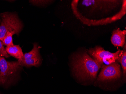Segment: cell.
<instances>
[{"instance_id": "6da1fadb", "label": "cell", "mask_w": 126, "mask_h": 94, "mask_svg": "<svg viewBox=\"0 0 126 94\" xmlns=\"http://www.w3.org/2000/svg\"><path fill=\"white\" fill-rule=\"evenodd\" d=\"M73 70L78 78L93 80L96 78L102 65L86 52L75 55L72 61Z\"/></svg>"}, {"instance_id": "7a4b0ae2", "label": "cell", "mask_w": 126, "mask_h": 94, "mask_svg": "<svg viewBox=\"0 0 126 94\" xmlns=\"http://www.w3.org/2000/svg\"><path fill=\"white\" fill-rule=\"evenodd\" d=\"M22 67L18 61H7L0 56V85L13 83Z\"/></svg>"}, {"instance_id": "3957f363", "label": "cell", "mask_w": 126, "mask_h": 94, "mask_svg": "<svg viewBox=\"0 0 126 94\" xmlns=\"http://www.w3.org/2000/svg\"><path fill=\"white\" fill-rule=\"evenodd\" d=\"M2 21L0 25V40L2 41L8 32H15L17 35L22 30L23 25L17 15L11 13L0 14Z\"/></svg>"}, {"instance_id": "277c9868", "label": "cell", "mask_w": 126, "mask_h": 94, "mask_svg": "<svg viewBox=\"0 0 126 94\" xmlns=\"http://www.w3.org/2000/svg\"><path fill=\"white\" fill-rule=\"evenodd\" d=\"M120 50L115 53L106 51L99 46L88 50V53L92 58L98 61L101 65H108L116 61Z\"/></svg>"}, {"instance_id": "5b68a950", "label": "cell", "mask_w": 126, "mask_h": 94, "mask_svg": "<svg viewBox=\"0 0 126 94\" xmlns=\"http://www.w3.org/2000/svg\"><path fill=\"white\" fill-rule=\"evenodd\" d=\"M101 68V72L97 78L99 81L112 80L121 76V66L117 61L108 65H102Z\"/></svg>"}, {"instance_id": "8992f818", "label": "cell", "mask_w": 126, "mask_h": 94, "mask_svg": "<svg viewBox=\"0 0 126 94\" xmlns=\"http://www.w3.org/2000/svg\"><path fill=\"white\" fill-rule=\"evenodd\" d=\"M36 43L34 44V47L32 51L24 55V57L18 60L20 65L22 67L25 66L27 67L34 66L38 67L41 65L42 62L40 55V49Z\"/></svg>"}, {"instance_id": "52a82bcc", "label": "cell", "mask_w": 126, "mask_h": 94, "mask_svg": "<svg viewBox=\"0 0 126 94\" xmlns=\"http://www.w3.org/2000/svg\"><path fill=\"white\" fill-rule=\"evenodd\" d=\"M126 30H120L119 28L114 30L112 32L111 42L115 46L123 47L125 43Z\"/></svg>"}, {"instance_id": "ba28073f", "label": "cell", "mask_w": 126, "mask_h": 94, "mask_svg": "<svg viewBox=\"0 0 126 94\" xmlns=\"http://www.w3.org/2000/svg\"><path fill=\"white\" fill-rule=\"evenodd\" d=\"M5 50L8 55L15 57L18 60L24 57V54L19 45H13L7 46Z\"/></svg>"}, {"instance_id": "9c48e42d", "label": "cell", "mask_w": 126, "mask_h": 94, "mask_svg": "<svg viewBox=\"0 0 126 94\" xmlns=\"http://www.w3.org/2000/svg\"><path fill=\"white\" fill-rule=\"evenodd\" d=\"M116 61L119 62L121 65L123 70V75L125 77H126V49L120 51L118 58Z\"/></svg>"}, {"instance_id": "30bf717a", "label": "cell", "mask_w": 126, "mask_h": 94, "mask_svg": "<svg viewBox=\"0 0 126 94\" xmlns=\"http://www.w3.org/2000/svg\"><path fill=\"white\" fill-rule=\"evenodd\" d=\"M14 34H16V33L15 32H8L6 34L2 41L5 46H9L14 45L13 41V36Z\"/></svg>"}, {"instance_id": "8fae6325", "label": "cell", "mask_w": 126, "mask_h": 94, "mask_svg": "<svg viewBox=\"0 0 126 94\" xmlns=\"http://www.w3.org/2000/svg\"><path fill=\"white\" fill-rule=\"evenodd\" d=\"M3 44H4L2 41L0 40V56L5 57L7 58H9L10 56L6 52Z\"/></svg>"}, {"instance_id": "7c38bea8", "label": "cell", "mask_w": 126, "mask_h": 94, "mask_svg": "<svg viewBox=\"0 0 126 94\" xmlns=\"http://www.w3.org/2000/svg\"><path fill=\"white\" fill-rule=\"evenodd\" d=\"M49 0H30V2L32 3L33 5H42L48 4L49 2H51Z\"/></svg>"}, {"instance_id": "4fadbf2b", "label": "cell", "mask_w": 126, "mask_h": 94, "mask_svg": "<svg viewBox=\"0 0 126 94\" xmlns=\"http://www.w3.org/2000/svg\"></svg>"}]
</instances>
